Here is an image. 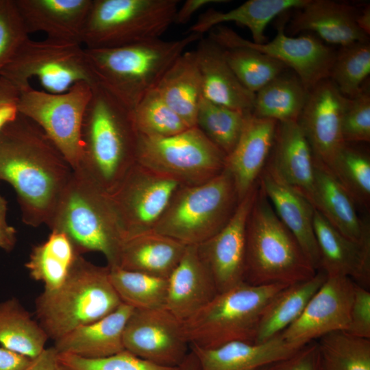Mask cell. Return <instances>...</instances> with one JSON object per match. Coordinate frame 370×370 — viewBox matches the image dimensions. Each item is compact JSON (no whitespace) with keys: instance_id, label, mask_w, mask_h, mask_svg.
<instances>
[{"instance_id":"16","label":"cell","mask_w":370,"mask_h":370,"mask_svg":"<svg viewBox=\"0 0 370 370\" xmlns=\"http://www.w3.org/2000/svg\"><path fill=\"white\" fill-rule=\"evenodd\" d=\"M258 187V180L238 202L223 228L197 245L199 256L210 273L218 293L244 282L246 226Z\"/></svg>"},{"instance_id":"5","label":"cell","mask_w":370,"mask_h":370,"mask_svg":"<svg viewBox=\"0 0 370 370\" xmlns=\"http://www.w3.org/2000/svg\"><path fill=\"white\" fill-rule=\"evenodd\" d=\"M317 271L259 183L246 226L244 282L290 285L310 279Z\"/></svg>"},{"instance_id":"9","label":"cell","mask_w":370,"mask_h":370,"mask_svg":"<svg viewBox=\"0 0 370 370\" xmlns=\"http://www.w3.org/2000/svg\"><path fill=\"white\" fill-rule=\"evenodd\" d=\"M178 0H92L82 36L86 49H110L161 38Z\"/></svg>"},{"instance_id":"47","label":"cell","mask_w":370,"mask_h":370,"mask_svg":"<svg viewBox=\"0 0 370 370\" xmlns=\"http://www.w3.org/2000/svg\"><path fill=\"white\" fill-rule=\"evenodd\" d=\"M347 333L370 339V292L355 282Z\"/></svg>"},{"instance_id":"19","label":"cell","mask_w":370,"mask_h":370,"mask_svg":"<svg viewBox=\"0 0 370 370\" xmlns=\"http://www.w3.org/2000/svg\"><path fill=\"white\" fill-rule=\"evenodd\" d=\"M258 180L278 217L297 239L314 269L319 271L320 258L314 231V206L282 179L269 161Z\"/></svg>"},{"instance_id":"39","label":"cell","mask_w":370,"mask_h":370,"mask_svg":"<svg viewBox=\"0 0 370 370\" xmlns=\"http://www.w3.org/2000/svg\"><path fill=\"white\" fill-rule=\"evenodd\" d=\"M247 114L212 103L202 97L197 112L195 126L227 156L236 144Z\"/></svg>"},{"instance_id":"55","label":"cell","mask_w":370,"mask_h":370,"mask_svg":"<svg viewBox=\"0 0 370 370\" xmlns=\"http://www.w3.org/2000/svg\"><path fill=\"white\" fill-rule=\"evenodd\" d=\"M178 370H199L198 360L190 349L185 359L178 366Z\"/></svg>"},{"instance_id":"28","label":"cell","mask_w":370,"mask_h":370,"mask_svg":"<svg viewBox=\"0 0 370 370\" xmlns=\"http://www.w3.org/2000/svg\"><path fill=\"white\" fill-rule=\"evenodd\" d=\"M310 202L334 227L348 238L362 242L370 238L369 223L358 215L354 199L330 171L316 160Z\"/></svg>"},{"instance_id":"43","label":"cell","mask_w":370,"mask_h":370,"mask_svg":"<svg viewBox=\"0 0 370 370\" xmlns=\"http://www.w3.org/2000/svg\"><path fill=\"white\" fill-rule=\"evenodd\" d=\"M132 116L138 134L145 136H169L190 127L156 89L140 100L132 111Z\"/></svg>"},{"instance_id":"22","label":"cell","mask_w":370,"mask_h":370,"mask_svg":"<svg viewBox=\"0 0 370 370\" xmlns=\"http://www.w3.org/2000/svg\"><path fill=\"white\" fill-rule=\"evenodd\" d=\"M29 33L82 45L84 27L92 0H14Z\"/></svg>"},{"instance_id":"24","label":"cell","mask_w":370,"mask_h":370,"mask_svg":"<svg viewBox=\"0 0 370 370\" xmlns=\"http://www.w3.org/2000/svg\"><path fill=\"white\" fill-rule=\"evenodd\" d=\"M200 72L202 97L225 107L251 114L255 94L246 89L228 65L223 49L213 40L200 38L195 50Z\"/></svg>"},{"instance_id":"7","label":"cell","mask_w":370,"mask_h":370,"mask_svg":"<svg viewBox=\"0 0 370 370\" xmlns=\"http://www.w3.org/2000/svg\"><path fill=\"white\" fill-rule=\"evenodd\" d=\"M286 286H256L243 282L217 293L183 322L190 346L209 349L236 341L254 343L264 310Z\"/></svg>"},{"instance_id":"44","label":"cell","mask_w":370,"mask_h":370,"mask_svg":"<svg viewBox=\"0 0 370 370\" xmlns=\"http://www.w3.org/2000/svg\"><path fill=\"white\" fill-rule=\"evenodd\" d=\"M58 358L62 370H178V367L158 365L125 349L115 354L98 358H86L65 353H58Z\"/></svg>"},{"instance_id":"50","label":"cell","mask_w":370,"mask_h":370,"mask_svg":"<svg viewBox=\"0 0 370 370\" xmlns=\"http://www.w3.org/2000/svg\"><path fill=\"white\" fill-rule=\"evenodd\" d=\"M7 209L6 200L0 196V248L9 252L15 247L16 232L7 221Z\"/></svg>"},{"instance_id":"32","label":"cell","mask_w":370,"mask_h":370,"mask_svg":"<svg viewBox=\"0 0 370 370\" xmlns=\"http://www.w3.org/2000/svg\"><path fill=\"white\" fill-rule=\"evenodd\" d=\"M188 125L195 126L202 88L195 51H185L164 73L155 88Z\"/></svg>"},{"instance_id":"35","label":"cell","mask_w":370,"mask_h":370,"mask_svg":"<svg viewBox=\"0 0 370 370\" xmlns=\"http://www.w3.org/2000/svg\"><path fill=\"white\" fill-rule=\"evenodd\" d=\"M49 337L20 301L12 297L0 303V345L29 358L45 349Z\"/></svg>"},{"instance_id":"51","label":"cell","mask_w":370,"mask_h":370,"mask_svg":"<svg viewBox=\"0 0 370 370\" xmlns=\"http://www.w3.org/2000/svg\"><path fill=\"white\" fill-rule=\"evenodd\" d=\"M54 347L45 348L23 370H62Z\"/></svg>"},{"instance_id":"18","label":"cell","mask_w":370,"mask_h":370,"mask_svg":"<svg viewBox=\"0 0 370 370\" xmlns=\"http://www.w3.org/2000/svg\"><path fill=\"white\" fill-rule=\"evenodd\" d=\"M347 98L325 79L313 87L297 120L314 159L328 169L344 147L341 124Z\"/></svg>"},{"instance_id":"11","label":"cell","mask_w":370,"mask_h":370,"mask_svg":"<svg viewBox=\"0 0 370 370\" xmlns=\"http://www.w3.org/2000/svg\"><path fill=\"white\" fill-rule=\"evenodd\" d=\"M18 90L36 79L43 90L59 94L79 82L97 84L86 59L85 47L79 43L29 38L1 71Z\"/></svg>"},{"instance_id":"20","label":"cell","mask_w":370,"mask_h":370,"mask_svg":"<svg viewBox=\"0 0 370 370\" xmlns=\"http://www.w3.org/2000/svg\"><path fill=\"white\" fill-rule=\"evenodd\" d=\"M278 121L246 116L240 137L225 156V169L232 176L239 201L258 182L272 151Z\"/></svg>"},{"instance_id":"10","label":"cell","mask_w":370,"mask_h":370,"mask_svg":"<svg viewBox=\"0 0 370 370\" xmlns=\"http://www.w3.org/2000/svg\"><path fill=\"white\" fill-rule=\"evenodd\" d=\"M225 156L197 126L169 136H138L136 162L181 186L211 180L224 169Z\"/></svg>"},{"instance_id":"27","label":"cell","mask_w":370,"mask_h":370,"mask_svg":"<svg viewBox=\"0 0 370 370\" xmlns=\"http://www.w3.org/2000/svg\"><path fill=\"white\" fill-rule=\"evenodd\" d=\"M269 160L282 179L310 201L314 178V156L297 121L278 122Z\"/></svg>"},{"instance_id":"31","label":"cell","mask_w":370,"mask_h":370,"mask_svg":"<svg viewBox=\"0 0 370 370\" xmlns=\"http://www.w3.org/2000/svg\"><path fill=\"white\" fill-rule=\"evenodd\" d=\"M307 0H249L227 12L212 8L202 13L189 28L188 34L202 35L213 27L232 22L247 27L252 36V42H266L265 29L277 16L293 8L303 6Z\"/></svg>"},{"instance_id":"46","label":"cell","mask_w":370,"mask_h":370,"mask_svg":"<svg viewBox=\"0 0 370 370\" xmlns=\"http://www.w3.org/2000/svg\"><path fill=\"white\" fill-rule=\"evenodd\" d=\"M341 131L346 143L370 140V95L362 89L356 96L347 98L344 110Z\"/></svg>"},{"instance_id":"25","label":"cell","mask_w":370,"mask_h":370,"mask_svg":"<svg viewBox=\"0 0 370 370\" xmlns=\"http://www.w3.org/2000/svg\"><path fill=\"white\" fill-rule=\"evenodd\" d=\"M302 346L287 342L281 334L265 342L232 341L214 348L190 346L199 370H260L293 354Z\"/></svg>"},{"instance_id":"1","label":"cell","mask_w":370,"mask_h":370,"mask_svg":"<svg viewBox=\"0 0 370 370\" xmlns=\"http://www.w3.org/2000/svg\"><path fill=\"white\" fill-rule=\"evenodd\" d=\"M73 169L44 132L18 114L0 132V180L15 190L23 223L47 224Z\"/></svg>"},{"instance_id":"2","label":"cell","mask_w":370,"mask_h":370,"mask_svg":"<svg viewBox=\"0 0 370 370\" xmlns=\"http://www.w3.org/2000/svg\"><path fill=\"white\" fill-rule=\"evenodd\" d=\"M138 134L132 110L98 84L86 108L81 132V171L107 193L136 163Z\"/></svg>"},{"instance_id":"45","label":"cell","mask_w":370,"mask_h":370,"mask_svg":"<svg viewBox=\"0 0 370 370\" xmlns=\"http://www.w3.org/2000/svg\"><path fill=\"white\" fill-rule=\"evenodd\" d=\"M29 38L14 0H0V73Z\"/></svg>"},{"instance_id":"29","label":"cell","mask_w":370,"mask_h":370,"mask_svg":"<svg viewBox=\"0 0 370 370\" xmlns=\"http://www.w3.org/2000/svg\"><path fill=\"white\" fill-rule=\"evenodd\" d=\"M134 308L122 303L115 310L92 323L79 326L54 341L58 353L86 358L109 356L124 350L123 334Z\"/></svg>"},{"instance_id":"53","label":"cell","mask_w":370,"mask_h":370,"mask_svg":"<svg viewBox=\"0 0 370 370\" xmlns=\"http://www.w3.org/2000/svg\"><path fill=\"white\" fill-rule=\"evenodd\" d=\"M32 358L0 347V370H23Z\"/></svg>"},{"instance_id":"49","label":"cell","mask_w":370,"mask_h":370,"mask_svg":"<svg viewBox=\"0 0 370 370\" xmlns=\"http://www.w3.org/2000/svg\"><path fill=\"white\" fill-rule=\"evenodd\" d=\"M19 90L0 75V132L18 115Z\"/></svg>"},{"instance_id":"8","label":"cell","mask_w":370,"mask_h":370,"mask_svg":"<svg viewBox=\"0 0 370 370\" xmlns=\"http://www.w3.org/2000/svg\"><path fill=\"white\" fill-rule=\"evenodd\" d=\"M238 202L232 176L224 168L204 183L180 186L153 231L197 245L223 228Z\"/></svg>"},{"instance_id":"30","label":"cell","mask_w":370,"mask_h":370,"mask_svg":"<svg viewBox=\"0 0 370 370\" xmlns=\"http://www.w3.org/2000/svg\"><path fill=\"white\" fill-rule=\"evenodd\" d=\"M187 245L153 230L125 238L117 267L168 279Z\"/></svg>"},{"instance_id":"48","label":"cell","mask_w":370,"mask_h":370,"mask_svg":"<svg viewBox=\"0 0 370 370\" xmlns=\"http://www.w3.org/2000/svg\"><path fill=\"white\" fill-rule=\"evenodd\" d=\"M264 370H321L317 341L303 345L291 356L266 367Z\"/></svg>"},{"instance_id":"56","label":"cell","mask_w":370,"mask_h":370,"mask_svg":"<svg viewBox=\"0 0 370 370\" xmlns=\"http://www.w3.org/2000/svg\"><path fill=\"white\" fill-rule=\"evenodd\" d=\"M264 369H265V367H264V368H262V369H260V370H264Z\"/></svg>"},{"instance_id":"41","label":"cell","mask_w":370,"mask_h":370,"mask_svg":"<svg viewBox=\"0 0 370 370\" xmlns=\"http://www.w3.org/2000/svg\"><path fill=\"white\" fill-rule=\"evenodd\" d=\"M370 74L369 40L341 47L336 53L329 79L341 93L352 98L363 89L362 85Z\"/></svg>"},{"instance_id":"26","label":"cell","mask_w":370,"mask_h":370,"mask_svg":"<svg viewBox=\"0 0 370 370\" xmlns=\"http://www.w3.org/2000/svg\"><path fill=\"white\" fill-rule=\"evenodd\" d=\"M298 10L289 26L292 34L313 32L325 42L341 47L368 40L357 26L354 8L347 3L307 0Z\"/></svg>"},{"instance_id":"3","label":"cell","mask_w":370,"mask_h":370,"mask_svg":"<svg viewBox=\"0 0 370 370\" xmlns=\"http://www.w3.org/2000/svg\"><path fill=\"white\" fill-rule=\"evenodd\" d=\"M201 35L177 40L162 38L110 49L85 48L97 84L130 110L151 90L186 49Z\"/></svg>"},{"instance_id":"6","label":"cell","mask_w":370,"mask_h":370,"mask_svg":"<svg viewBox=\"0 0 370 370\" xmlns=\"http://www.w3.org/2000/svg\"><path fill=\"white\" fill-rule=\"evenodd\" d=\"M122 301L109 277V269L79 256L64 282L44 290L36 299L37 321L54 341L73 330L96 321Z\"/></svg>"},{"instance_id":"54","label":"cell","mask_w":370,"mask_h":370,"mask_svg":"<svg viewBox=\"0 0 370 370\" xmlns=\"http://www.w3.org/2000/svg\"><path fill=\"white\" fill-rule=\"evenodd\" d=\"M356 22L358 28L367 36L370 34V7L367 5L360 14H357Z\"/></svg>"},{"instance_id":"34","label":"cell","mask_w":370,"mask_h":370,"mask_svg":"<svg viewBox=\"0 0 370 370\" xmlns=\"http://www.w3.org/2000/svg\"><path fill=\"white\" fill-rule=\"evenodd\" d=\"M79 256L65 234L51 231L33 247L25 267L32 279L43 283L44 290L53 291L64 282Z\"/></svg>"},{"instance_id":"4","label":"cell","mask_w":370,"mask_h":370,"mask_svg":"<svg viewBox=\"0 0 370 370\" xmlns=\"http://www.w3.org/2000/svg\"><path fill=\"white\" fill-rule=\"evenodd\" d=\"M47 225L65 234L76 252L102 254L117 267L124 239L106 192L79 170H73Z\"/></svg>"},{"instance_id":"33","label":"cell","mask_w":370,"mask_h":370,"mask_svg":"<svg viewBox=\"0 0 370 370\" xmlns=\"http://www.w3.org/2000/svg\"><path fill=\"white\" fill-rule=\"evenodd\" d=\"M327 275L319 270L310 279L285 286L270 301L260 319L254 343L265 342L282 334L301 316Z\"/></svg>"},{"instance_id":"38","label":"cell","mask_w":370,"mask_h":370,"mask_svg":"<svg viewBox=\"0 0 370 370\" xmlns=\"http://www.w3.org/2000/svg\"><path fill=\"white\" fill-rule=\"evenodd\" d=\"M317 342L321 370H370V339L338 331Z\"/></svg>"},{"instance_id":"13","label":"cell","mask_w":370,"mask_h":370,"mask_svg":"<svg viewBox=\"0 0 370 370\" xmlns=\"http://www.w3.org/2000/svg\"><path fill=\"white\" fill-rule=\"evenodd\" d=\"M180 186L136 162L108 193L124 239L153 230Z\"/></svg>"},{"instance_id":"21","label":"cell","mask_w":370,"mask_h":370,"mask_svg":"<svg viewBox=\"0 0 370 370\" xmlns=\"http://www.w3.org/2000/svg\"><path fill=\"white\" fill-rule=\"evenodd\" d=\"M314 231L320 258L319 270L328 276L349 278L358 285L369 289L370 238L362 242L348 238L315 208Z\"/></svg>"},{"instance_id":"23","label":"cell","mask_w":370,"mask_h":370,"mask_svg":"<svg viewBox=\"0 0 370 370\" xmlns=\"http://www.w3.org/2000/svg\"><path fill=\"white\" fill-rule=\"evenodd\" d=\"M167 281L164 308L182 322L218 293L210 273L199 256L197 245L186 246Z\"/></svg>"},{"instance_id":"14","label":"cell","mask_w":370,"mask_h":370,"mask_svg":"<svg viewBox=\"0 0 370 370\" xmlns=\"http://www.w3.org/2000/svg\"><path fill=\"white\" fill-rule=\"evenodd\" d=\"M208 32V38L223 49L247 47L278 60L293 70L308 91L330 77L336 53L310 35L287 36L284 24L278 27L272 40L261 44L246 40L223 25L216 26Z\"/></svg>"},{"instance_id":"37","label":"cell","mask_w":370,"mask_h":370,"mask_svg":"<svg viewBox=\"0 0 370 370\" xmlns=\"http://www.w3.org/2000/svg\"><path fill=\"white\" fill-rule=\"evenodd\" d=\"M108 267L110 282L122 303L134 309L164 308L167 279L119 267Z\"/></svg>"},{"instance_id":"42","label":"cell","mask_w":370,"mask_h":370,"mask_svg":"<svg viewBox=\"0 0 370 370\" xmlns=\"http://www.w3.org/2000/svg\"><path fill=\"white\" fill-rule=\"evenodd\" d=\"M357 205L370 203V158L367 153L346 143L328 169Z\"/></svg>"},{"instance_id":"36","label":"cell","mask_w":370,"mask_h":370,"mask_svg":"<svg viewBox=\"0 0 370 370\" xmlns=\"http://www.w3.org/2000/svg\"><path fill=\"white\" fill-rule=\"evenodd\" d=\"M308 94L295 73L284 72L255 94L251 114L278 122L297 121Z\"/></svg>"},{"instance_id":"15","label":"cell","mask_w":370,"mask_h":370,"mask_svg":"<svg viewBox=\"0 0 370 370\" xmlns=\"http://www.w3.org/2000/svg\"><path fill=\"white\" fill-rule=\"evenodd\" d=\"M125 350L150 362L177 367L190 352L183 322L164 308L134 309L124 328Z\"/></svg>"},{"instance_id":"17","label":"cell","mask_w":370,"mask_h":370,"mask_svg":"<svg viewBox=\"0 0 370 370\" xmlns=\"http://www.w3.org/2000/svg\"><path fill=\"white\" fill-rule=\"evenodd\" d=\"M354 284L345 276L327 275L301 316L281 334L283 338L303 346L327 334L345 332L349 322Z\"/></svg>"},{"instance_id":"40","label":"cell","mask_w":370,"mask_h":370,"mask_svg":"<svg viewBox=\"0 0 370 370\" xmlns=\"http://www.w3.org/2000/svg\"><path fill=\"white\" fill-rule=\"evenodd\" d=\"M223 53L240 83L254 94L287 69L278 60L247 47L223 49Z\"/></svg>"},{"instance_id":"12","label":"cell","mask_w":370,"mask_h":370,"mask_svg":"<svg viewBox=\"0 0 370 370\" xmlns=\"http://www.w3.org/2000/svg\"><path fill=\"white\" fill-rule=\"evenodd\" d=\"M92 87L88 83L79 82L59 94L32 86L19 90L18 113L44 132L73 170L81 158L82 126Z\"/></svg>"},{"instance_id":"52","label":"cell","mask_w":370,"mask_h":370,"mask_svg":"<svg viewBox=\"0 0 370 370\" xmlns=\"http://www.w3.org/2000/svg\"><path fill=\"white\" fill-rule=\"evenodd\" d=\"M225 0H186L177 8L174 18V24L183 25L188 23L198 10L211 3H225Z\"/></svg>"}]
</instances>
